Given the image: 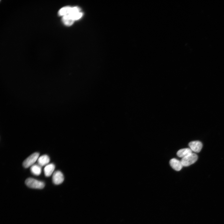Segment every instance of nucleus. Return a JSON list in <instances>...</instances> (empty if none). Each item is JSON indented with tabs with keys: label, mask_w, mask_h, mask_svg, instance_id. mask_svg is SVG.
<instances>
[{
	"label": "nucleus",
	"mask_w": 224,
	"mask_h": 224,
	"mask_svg": "<svg viewBox=\"0 0 224 224\" xmlns=\"http://www.w3.org/2000/svg\"><path fill=\"white\" fill-rule=\"evenodd\" d=\"M52 179L53 183L55 184L58 185L63 182L64 177L63 174L60 171L57 170L53 173Z\"/></svg>",
	"instance_id": "nucleus-4"
},
{
	"label": "nucleus",
	"mask_w": 224,
	"mask_h": 224,
	"mask_svg": "<svg viewBox=\"0 0 224 224\" xmlns=\"http://www.w3.org/2000/svg\"><path fill=\"white\" fill-rule=\"evenodd\" d=\"M192 153V151L190 148H184L179 150L177 152V155L178 156L182 158Z\"/></svg>",
	"instance_id": "nucleus-9"
},
{
	"label": "nucleus",
	"mask_w": 224,
	"mask_h": 224,
	"mask_svg": "<svg viewBox=\"0 0 224 224\" xmlns=\"http://www.w3.org/2000/svg\"><path fill=\"white\" fill-rule=\"evenodd\" d=\"M170 164L171 166L176 171L180 170L183 166L181 161L175 158L171 159L170 161Z\"/></svg>",
	"instance_id": "nucleus-6"
},
{
	"label": "nucleus",
	"mask_w": 224,
	"mask_h": 224,
	"mask_svg": "<svg viewBox=\"0 0 224 224\" xmlns=\"http://www.w3.org/2000/svg\"><path fill=\"white\" fill-rule=\"evenodd\" d=\"M62 20L64 25L68 26L72 25L74 21L72 18L69 15L63 16Z\"/></svg>",
	"instance_id": "nucleus-12"
},
{
	"label": "nucleus",
	"mask_w": 224,
	"mask_h": 224,
	"mask_svg": "<svg viewBox=\"0 0 224 224\" xmlns=\"http://www.w3.org/2000/svg\"><path fill=\"white\" fill-rule=\"evenodd\" d=\"M49 161L50 158L49 156L46 155H44L38 158L37 162L39 165L42 166L47 165Z\"/></svg>",
	"instance_id": "nucleus-8"
},
{
	"label": "nucleus",
	"mask_w": 224,
	"mask_h": 224,
	"mask_svg": "<svg viewBox=\"0 0 224 224\" xmlns=\"http://www.w3.org/2000/svg\"><path fill=\"white\" fill-rule=\"evenodd\" d=\"M39 156L38 152H35L31 154L23 161L22 165L23 167L27 168L33 165L38 160Z\"/></svg>",
	"instance_id": "nucleus-3"
},
{
	"label": "nucleus",
	"mask_w": 224,
	"mask_h": 224,
	"mask_svg": "<svg viewBox=\"0 0 224 224\" xmlns=\"http://www.w3.org/2000/svg\"><path fill=\"white\" fill-rule=\"evenodd\" d=\"M55 168V165L53 163H50L46 165L44 170V175L46 177L50 176L53 173Z\"/></svg>",
	"instance_id": "nucleus-7"
},
{
	"label": "nucleus",
	"mask_w": 224,
	"mask_h": 224,
	"mask_svg": "<svg viewBox=\"0 0 224 224\" xmlns=\"http://www.w3.org/2000/svg\"><path fill=\"white\" fill-rule=\"evenodd\" d=\"M25 183L28 187L33 189H42L45 186L44 182L31 178L27 179Z\"/></svg>",
	"instance_id": "nucleus-1"
},
{
	"label": "nucleus",
	"mask_w": 224,
	"mask_h": 224,
	"mask_svg": "<svg viewBox=\"0 0 224 224\" xmlns=\"http://www.w3.org/2000/svg\"><path fill=\"white\" fill-rule=\"evenodd\" d=\"M189 145L192 151L196 152H199L203 147L202 142L198 141L191 142L189 143Z\"/></svg>",
	"instance_id": "nucleus-5"
},
{
	"label": "nucleus",
	"mask_w": 224,
	"mask_h": 224,
	"mask_svg": "<svg viewBox=\"0 0 224 224\" xmlns=\"http://www.w3.org/2000/svg\"><path fill=\"white\" fill-rule=\"evenodd\" d=\"M198 158L197 155L192 153L182 158L181 161L183 166H188L194 163L197 161Z\"/></svg>",
	"instance_id": "nucleus-2"
},
{
	"label": "nucleus",
	"mask_w": 224,
	"mask_h": 224,
	"mask_svg": "<svg viewBox=\"0 0 224 224\" xmlns=\"http://www.w3.org/2000/svg\"><path fill=\"white\" fill-rule=\"evenodd\" d=\"M30 170L33 175H39L41 172V166L38 164L33 165L31 167Z\"/></svg>",
	"instance_id": "nucleus-11"
},
{
	"label": "nucleus",
	"mask_w": 224,
	"mask_h": 224,
	"mask_svg": "<svg viewBox=\"0 0 224 224\" xmlns=\"http://www.w3.org/2000/svg\"><path fill=\"white\" fill-rule=\"evenodd\" d=\"M72 7L66 6L61 8L58 12V14L63 16L69 15L71 12Z\"/></svg>",
	"instance_id": "nucleus-10"
}]
</instances>
